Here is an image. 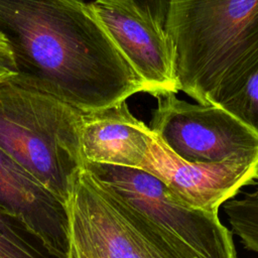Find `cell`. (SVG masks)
<instances>
[{
	"mask_svg": "<svg viewBox=\"0 0 258 258\" xmlns=\"http://www.w3.org/2000/svg\"><path fill=\"white\" fill-rule=\"evenodd\" d=\"M224 211L242 245L258 254V195L246 192L225 203Z\"/></svg>",
	"mask_w": 258,
	"mask_h": 258,
	"instance_id": "12",
	"label": "cell"
},
{
	"mask_svg": "<svg viewBox=\"0 0 258 258\" xmlns=\"http://www.w3.org/2000/svg\"><path fill=\"white\" fill-rule=\"evenodd\" d=\"M64 208L68 233L63 258H108L70 200H67Z\"/></svg>",
	"mask_w": 258,
	"mask_h": 258,
	"instance_id": "13",
	"label": "cell"
},
{
	"mask_svg": "<svg viewBox=\"0 0 258 258\" xmlns=\"http://www.w3.org/2000/svg\"><path fill=\"white\" fill-rule=\"evenodd\" d=\"M177 90L198 103L258 46V0H170L164 24Z\"/></svg>",
	"mask_w": 258,
	"mask_h": 258,
	"instance_id": "2",
	"label": "cell"
},
{
	"mask_svg": "<svg viewBox=\"0 0 258 258\" xmlns=\"http://www.w3.org/2000/svg\"><path fill=\"white\" fill-rule=\"evenodd\" d=\"M83 111L10 81L0 83V149L63 205L83 164Z\"/></svg>",
	"mask_w": 258,
	"mask_h": 258,
	"instance_id": "3",
	"label": "cell"
},
{
	"mask_svg": "<svg viewBox=\"0 0 258 258\" xmlns=\"http://www.w3.org/2000/svg\"><path fill=\"white\" fill-rule=\"evenodd\" d=\"M13 222L16 221L0 208V258H43Z\"/></svg>",
	"mask_w": 258,
	"mask_h": 258,
	"instance_id": "14",
	"label": "cell"
},
{
	"mask_svg": "<svg viewBox=\"0 0 258 258\" xmlns=\"http://www.w3.org/2000/svg\"><path fill=\"white\" fill-rule=\"evenodd\" d=\"M0 208L52 256L64 257L68 233L64 205L2 149Z\"/></svg>",
	"mask_w": 258,
	"mask_h": 258,
	"instance_id": "9",
	"label": "cell"
},
{
	"mask_svg": "<svg viewBox=\"0 0 258 258\" xmlns=\"http://www.w3.org/2000/svg\"><path fill=\"white\" fill-rule=\"evenodd\" d=\"M255 179L257 180V187H256V189L254 190V192L258 195V168H257V174H256V178H255Z\"/></svg>",
	"mask_w": 258,
	"mask_h": 258,
	"instance_id": "17",
	"label": "cell"
},
{
	"mask_svg": "<svg viewBox=\"0 0 258 258\" xmlns=\"http://www.w3.org/2000/svg\"><path fill=\"white\" fill-rule=\"evenodd\" d=\"M0 33L16 69L10 82L83 112L148 93L83 0H0Z\"/></svg>",
	"mask_w": 258,
	"mask_h": 258,
	"instance_id": "1",
	"label": "cell"
},
{
	"mask_svg": "<svg viewBox=\"0 0 258 258\" xmlns=\"http://www.w3.org/2000/svg\"><path fill=\"white\" fill-rule=\"evenodd\" d=\"M149 128L175 155L190 162H221L258 156V135L224 109L192 104L176 93L153 95Z\"/></svg>",
	"mask_w": 258,
	"mask_h": 258,
	"instance_id": "5",
	"label": "cell"
},
{
	"mask_svg": "<svg viewBox=\"0 0 258 258\" xmlns=\"http://www.w3.org/2000/svg\"><path fill=\"white\" fill-rule=\"evenodd\" d=\"M16 75V69L11 49L0 33V83L10 81Z\"/></svg>",
	"mask_w": 258,
	"mask_h": 258,
	"instance_id": "15",
	"label": "cell"
},
{
	"mask_svg": "<svg viewBox=\"0 0 258 258\" xmlns=\"http://www.w3.org/2000/svg\"><path fill=\"white\" fill-rule=\"evenodd\" d=\"M152 140V131L130 111L126 101L83 112L80 131L84 163L141 169Z\"/></svg>",
	"mask_w": 258,
	"mask_h": 258,
	"instance_id": "10",
	"label": "cell"
},
{
	"mask_svg": "<svg viewBox=\"0 0 258 258\" xmlns=\"http://www.w3.org/2000/svg\"><path fill=\"white\" fill-rule=\"evenodd\" d=\"M67 200L108 258H186L151 221L85 164L74 173Z\"/></svg>",
	"mask_w": 258,
	"mask_h": 258,
	"instance_id": "6",
	"label": "cell"
},
{
	"mask_svg": "<svg viewBox=\"0 0 258 258\" xmlns=\"http://www.w3.org/2000/svg\"><path fill=\"white\" fill-rule=\"evenodd\" d=\"M89 5L148 94L178 92L169 39L147 10L136 0H94Z\"/></svg>",
	"mask_w": 258,
	"mask_h": 258,
	"instance_id": "8",
	"label": "cell"
},
{
	"mask_svg": "<svg viewBox=\"0 0 258 258\" xmlns=\"http://www.w3.org/2000/svg\"><path fill=\"white\" fill-rule=\"evenodd\" d=\"M258 156L221 162H190L170 151L152 132V140L141 169L165 184L184 204L208 213L219 209L253 182Z\"/></svg>",
	"mask_w": 258,
	"mask_h": 258,
	"instance_id": "7",
	"label": "cell"
},
{
	"mask_svg": "<svg viewBox=\"0 0 258 258\" xmlns=\"http://www.w3.org/2000/svg\"><path fill=\"white\" fill-rule=\"evenodd\" d=\"M208 104L224 109L258 135V46L223 77Z\"/></svg>",
	"mask_w": 258,
	"mask_h": 258,
	"instance_id": "11",
	"label": "cell"
},
{
	"mask_svg": "<svg viewBox=\"0 0 258 258\" xmlns=\"http://www.w3.org/2000/svg\"><path fill=\"white\" fill-rule=\"evenodd\" d=\"M136 1L164 27L170 0H136Z\"/></svg>",
	"mask_w": 258,
	"mask_h": 258,
	"instance_id": "16",
	"label": "cell"
},
{
	"mask_svg": "<svg viewBox=\"0 0 258 258\" xmlns=\"http://www.w3.org/2000/svg\"><path fill=\"white\" fill-rule=\"evenodd\" d=\"M84 164L151 221L186 258H238L233 233L219 214L184 204L142 169Z\"/></svg>",
	"mask_w": 258,
	"mask_h": 258,
	"instance_id": "4",
	"label": "cell"
}]
</instances>
